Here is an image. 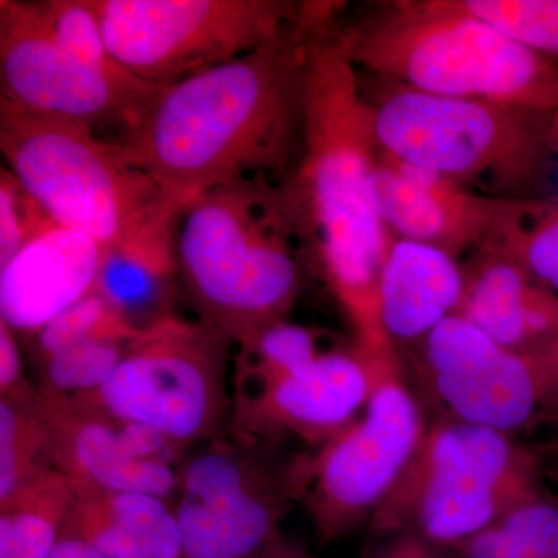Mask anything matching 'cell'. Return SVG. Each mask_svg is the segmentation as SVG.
Wrapping results in <instances>:
<instances>
[{"label":"cell","instance_id":"cell-29","mask_svg":"<svg viewBox=\"0 0 558 558\" xmlns=\"http://www.w3.org/2000/svg\"><path fill=\"white\" fill-rule=\"evenodd\" d=\"M54 226L43 207L7 168L0 170V266L33 238Z\"/></svg>","mask_w":558,"mask_h":558},{"label":"cell","instance_id":"cell-25","mask_svg":"<svg viewBox=\"0 0 558 558\" xmlns=\"http://www.w3.org/2000/svg\"><path fill=\"white\" fill-rule=\"evenodd\" d=\"M458 9L558 64V0H453Z\"/></svg>","mask_w":558,"mask_h":558},{"label":"cell","instance_id":"cell-17","mask_svg":"<svg viewBox=\"0 0 558 558\" xmlns=\"http://www.w3.org/2000/svg\"><path fill=\"white\" fill-rule=\"evenodd\" d=\"M105 248L51 226L0 266V323L33 337L97 289Z\"/></svg>","mask_w":558,"mask_h":558},{"label":"cell","instance_id":"cell-15","mask_svg":"<svg viewBox=\"0 0 558 558\" xmlns=\"http://www.w3.org/2000/svg\"><path fill=\"white\" fill-rule=\"evenodd\" d=\"M374 387V354L330 348L314 362L267 387L234 396L230 435L314 447L349 427L365 409Z\"/></svg>","mask_w":558,"mask_h":558},{"label":"cell","instance_id":"cell-16","mask_svg":"<svg viewBox=\"0 0 558 558\" xmlns=\"http://www.w3.org/2000/svg\"><path fill=\"white\" fill-rule=\"evenodd\" d=\"M38 395L51 462L73 486L98 494L156 495L172 502L180 469L132 457L119 418L86 398Z\"/></svg>","mask_w":558,"mask_h":558},{"label":"cell","instance_id":"cell-5","mask_svg":"<svg viewBox=\"0 0 558 558\" xmlns=\"http://www.w3.org/2000/svg\"><path fill=\"white\" fill-rule=\"evenodd\" d=\"M357 72L385 153L484 196L508 201L553 196L554 112L438 97Z\"/></svg>","mask_w":558,"mask_h":558},{"label":"cell","instance_id":"cell-8","mask_svg":"<svg viewBox=\"0 0 558 558\" xmlns=\"http://www.w3.org/2000/svg\"><path fill=\"white\" fill-rule=\"evenodd\" d=\"M539 494L537 461L512 435L436 417L371 527L457 548Z\"/></svg>","mask_w":558,"mask_h":558},{"label":"cell","instance_id":"cell-22","mask_svg":"<svg viewBox=\"0 0 558 558\" xmlns=\"http://www.w3.org/2000/svg\"><path fill=\"white\" fill-rule=\"evenodd\" d=\"M51 462L38 388L0 398V502L38 478Z\"/></svg>","mask_w":558,"mask_h":558},{"label":"cell","instance_id":"cell-3","mask_svg":"<svg viewBox=\"0 0 558 558\" xmlns=\"http://www.w3.org/2000/svg\"><path fill=\"white\" fill-rule=\"evenodd\" d=\"M174 258L197 322L236 347L288 319L306 267L281 183L267 179L223 183L186 202Z\"/></svg>","mask_w":558,"mask_h":558},{"label":"cell","instance_id":"cell-35","mask_svg":"<svg viewBox=\"0 0 558 558\" xmlns=\"http://www.w3.org/2000/svg\"><path fill=\"white\" fill-rule=\"evenodd\" d=\"M553 150L556 161V178L558 179V109L553 113Z\"/></svg>","mask_w":558,"mask_h":558},{"label":"cell","instance_id":"cell-28","mask_svg":"<svg viewBox=\"0 0 558 558\" xmlns=\"http://www.w3.org/2000/svg\"><path fill=\"white\" fill-rule=\"evenodd\" d=\"M98 495L109 515L150 558H182V534L171 501L148 494Z\"/></svg>","mask_w":558,"mask_h":558},{"label":"cell","instance_id":"cell-2","mask_svg":"<svg viewBox=\"0 0 558 558\" xmlns=\"http://www.w3.org/2000/svg\"><path fill=\"white\" fill-rule=\"evenodd\" d=\"M330 28V27H329ZM326 28L307 61L300 159L281 182L306 267L325 282L369 354L395 351L380 318L379 284L395 238L374 209L369 171L379 150L357 69Z\"/></svg>","mask_w":558,"mask_h":558},{"label":"cell","instance_id":"cell-1","mask_svg":"<svg viewBox=\"0 0 558 558\" xmlns=\"http://www.w3.org/2000/svg\"><path fill=\"white\" fill-rule=\"evenodd\" d=\"M343 9L312 0L278 39L165 86L120 145L179 207L236 180L284 182L303 148L312 46Z\"/></svg>","mask_w":558,"mask_h":558},{"label":"cell","instance_id":"cell-13","mask_svg":"<svg viewBox=\"0 0 558 558\" xmlns=\"http://www.w3.org/2000/svg\"><path fill=\"white\" fill-rule=\"evenodd\" d=\"M421 385L442 416L515 435L558 417V348L510 351L461 315L421 341Z\"/></svg>","mask_w":558,"mask_h":558},{"label":"cell","instance_id":"cell-34","mask_svg":"<svg viewBox=\"0 0 558 558\" xmlns=\"http://www.w3.org/2000/svg\"><path fill=\"white\" fill-rule=\"evenodd\" d=\"M259 558H317L296 543L279 537Z\"/></svg>","mask_w":558,"mask_h":558},{"label":"cell","instance_id":"cell-12","mask_svg":"<svg viewBox=\"0 0 558 558\" xmlns=\"http://www.w3.org/2000/svg\"><path fill=\"white\" fill-rule=\"evenodd\" d=\"M427 418L403 379L398 351L374 354V387L360 416L312 457L306 502L319 542L373 519L416 451Z\"/></svg>","mask_w":558,"mask_h":558},{"label":"cell","instance_id":"cell-27","mask_svg":"<svg viewBox=\"0 0 558 558\" xmlns=\"http://www.w3.org/2000/svg\"><path fill=\"white\" fill-rule=\"evenodd\" d=\"M143 330L132 329L95 290L75 306L62 312L33 336L38 363L47 362L65 349L100 339H134Z\"/></svg>","mask_w":558,"mask_h":558},{"label":"cell","instance_id":"cell-23","mask_svg":"<svg viewBox=\"0 0 558 558\" xmlns=\"http://www.w3.org/2000/svg\"><path fill=\"white\" fill-rule=\"evenodd\" d=\"M454 549L462 558H558V502L543 492Z\"/></svg>","mask_w":558,"mask_h":558},{"label":"cell","instance_id":"cell-11","mask_svg":"<svg viewBox=\"0 0 558 558\" xmlns=\"http://www.w3.org/2000/svg\"><path fill=\"white\" fill-rule=\"evenodd\" d=\"M113 60L170 86L238 60L295 27L312 2L292 0H89Z\"/></svg>","mask_w":558,"mask_h":558},{"label":"cell","instance_id":"cell-10","mask_svg":"<svg viewBox=\"0 0 558 558\" xmlns=\"http://www.w3.org/2000/svg\"><path fill=\"white\" fill-rule=\"evenodd\" d=\"M231 347L233 341L219 330L178 315L143 330L109 380L81 398L193 450L229 435Z\"/></svg>","mask_w":558,"mask_h":558},{"label":"cell","instance_id":"cell-6","mask_svg":"<svg viewBox=\"0 0 558 558\" xmlns=\"http://www.w3.org/2000/svg\"><path fill=\"white\" fill-rule=\"evenodd\" d=\"M163 87L113 60L89 0H0V100L123 143Z\"/></svg>","mask_w":558,"mask_h":558},{"label":"cell","instance_id":"cell-32","mask_svg":"<svg viewBox=\"0 0 558 558\" xmlns=\"http://www.w3.org/2000/svg\"><path fill=\"white\" fill-rule=\"evenodd\" d=\"M439 548L440 546L428 542L421 535L403 532V534L396 535V538L381 550L377 558H450Z\"/></svg>","mask_w":558,"mask_h":558},{"label":"cell","instance_id":"cell-21","mask_svg":"<svg viewBox=\"0 0 558 558\" xmlns=\"http://www.w3.org/2000/svg\"><path fill=\"white\" fill-rule=\"evenodd\" d=\"M76 499L72 481L50 469L0 502V558H49Z\"/></svg>","mask_w":558,"mask_h":558},{"label":"cell","instance_id":"cell-14","mask_svg":"<svg viewBox=\"0 0 558 558\" xmlns=\"http://www.w3.org/2000/svg\"><path fill=\"white\" fill-rule=\"evenodd\" d=\"M369 194L392 238L432 245L459 263L501 244L526 204L464 189L439 172L396 159L380 146L369 171Z\"/></svg>","mask_w":558,"mask_h":558},{"label":"cell","instance_id":"cell-19","mask_svg":"<svg viewBox=\"0 0 558 558\" xmlns=\"http://www.w3.org/2000/svg\"><path fill=\"white\" fill-rule=\"evenodd\" d=\"M464 292V269L432 245L395 238L379 284L380 318L389 340L418 343L439 323L457 314Z\"/></svg>","mask_w":558,"mask_h":558},{"label":"cell","instance_id":"cell-9","mask_svg":"<svg viewBox=\"0 0 558 558\" xmlns=\"http://www.w3.org/2000/svg\"><path fill=\"white\" fill-rule=\"evenodd\" d=\"M281 444L229 433L190 451L172 501L182 558H259L281 537L312 475V454H288Z\"/></svg>","mask_w":558,"mask_h":558},{"label":"cell","instance_id":"cell-24","mask_svg":"<svg viewBox=\"0 0 558 558\" xmlns=\"http://www.w3.org/2000/svg\"><path fill=\"white\" fill-rule=\"evenodd\" d=\"M137 337L92 340L65 349L40 363L38 391L58 398H81L98 391Z\"/></svg>","mask_w":558,"mask_h":558},{"label":"cell","instance_id":"cell-26","mask_svg":"<svg viewBox=\"0 0 558 558\" xmlns=\"http://www.w3.org/2000/svg\"><path fill=\"white\" fill-rule=\"evenodd\" d=\"M498 245L558 295V196L526 201L519 222Z\"/></svg>","mask_w":558,"mask_h":558},{"label":"cell","instance_id":"cell-18","mask_svg":"<svg viewBox=\"0 0 558 558\" xmlns=\"http://www.w3.org/2000/svg\"><path fill=\"white\" fill-rule=\"evenodd\" d=\"M462 269L458 315L510 351L558 348V295L529 277L501 245L473 253Z\"/></svg>","mask_w":558,"mask_h":558},{"label":"cell","instance_id":"cell-20","mask_svg":"<svg viewBox=\"0 0 558 558\" xmlns=\"http://www.w3.org/2000/svg\"><path fill=\"white\" fill-rule=\"evenodd\" d=\"M174 233L175 223L105 250L95 290L132 329L146 330L178 317Z\"/></svg>","mask_w":558,"mask_h":558},{"label":"cell","instance_id":"cell-30","mask_svg":"<svg viewBox=\"0 0 558 558\" xmlns=\"http://www.w3.org/2000/svg\"><path fill=\"white\" fill-rule=\"evenodd\" d=\"M69 524L89 539L100 558H150L109 515L97 492L78 490Z\"/></svg>","mask_w":558,"mask_h":558},{"label":"cell","instance_id":"cell-31","mask_svg":"<svg viewBox=\"0 0 558 558\" xmlns=\"http://www.w3.org/2000/svg\"><path fill=\"white\" fill-rule=\"evenodd\" d=\"M20 336L0 323V398L27 391L33 385L25 379L20 349Z\"/></svg>","mask_w":558,"mask_h":558},{"label":"cell","instance_id":"cell-4","mask_svg":"<svg viewBox=\"0 0 558 558\" xmlns=\"http://www.w3.org/2000/svg\"><path fill=\"white\" fill-rule=\"evenodd\" d=\"M328 39L360 72L425 94L558 109V64L453 0H388L349 21L340 13Z\"/></svg>","mask_w":558,"mask_h":558},{"label":"cell","instance_id":"cell-33","mask_svg":"<svg viewBox=\"0 0 558 558\" xmlns=\"http://www.w3.org/2000/svg\"><path fill=\"white\" fill-rule=\"evenodd\" d=\"M49 558H100V556L89 539L68 523Z\"/></svg>","mask_w":558,"mask_h":558},{"label":"cell","instance_id":"cell-7","mask_svg":"<svg viewBox=\"0 0 558 558\" xmlns=\"http://www.w3.org/2000/svg\"><path fill=\"white\" fill-rule=\"evenodd\" d=\"M0 150L7 170L57 226L87 234L105 250L172 226L182 208L123 145L86 124L0 100Z\"/></svg>","mask_w":558,"mask_h":558}]
</instances>
